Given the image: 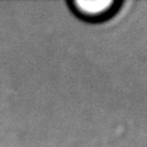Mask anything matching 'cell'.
<instances>
[{"mask_svg": "<svg viewBox=\"0 0 147 147\" xmlns=\"http://www.w3.org/2000/svg\"><path fill=\"white\" fill-rule=\"evenodd\" d=\"M72 9L80 16L88 20H100L108 17L118 6L117 1L113 0H103V1H84L76 0L71 3Z\"/></svg>", "mask_w": 147, "mask_h": 147, "instance_id": "6da1fadb", "label": "cell"}]
</instances>
